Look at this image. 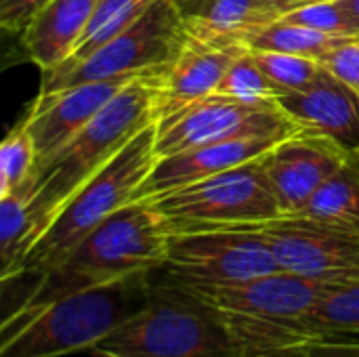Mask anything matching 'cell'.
Segmentation results:
<instances>
[{"mask_svg": "<svg viewBox=\"0 0 359 357\" xmlns=\"http://www.w3.org/2000/svg\"><path fill=\"white\" fill-rule=\"evenodd\" d=\"M215 93L242 99L248 103H276L280 95L273 82L261 72L259 63L255 61L248 48L229 65L227 74L223 76Z\"/></svg>", "mask_w": 359, "mask_h": 357, "instance_id": "cb8c5ba5", "label": "cell"}, {"mask_svg": "<svg viewBox=\"0 0 359 357\" xmlns=\"http://www.w3.org/2000/svg\"><path fill=\"white\" fill-rule=\"evenodd\" d=\"M322 67L359 93V36L343 38L322 59Z\"/></svg>", "mask_w": 359, "mask_h": 357, "instance_id": "4316f807", "label": "cell"}, {"mask_svg": "<svg viewBox=\"0 0 359 357\" xmlns=\"http://www.w3.org/2000/svg\"><path fill=\"white\" fill-rule=\"evenodd\" d=\"M349 151L334 141L299 130L259 158L282 215H301L313 196L341 170Z\"/></svg>", "mask_w": 359, "mask_h": 357, "instance_id": "7c38bea8", "label": "cell"}, {"mask_svg": "<svg viewBox=\"0 0 359 357\" xmlns=\"http://www.w3.org/2000/svg\"><path fill=\"white\" fill-rule=\"evenodd\" d=\"M309 2H322V0H273V4L280 8V13L284 15L286 11L294 8V6H301V4H309Z\"/></svg>", "mask_w": 359, "mask_h": 357, "instance_id": "f546056e", "label": "cell"}, {"mask_svg": "<svg viewBox=\"0 0 359 357\" xmlns=\"http://www.w3.org/2000/svg\"><path fill=\"white\" fill-rule=\"evenodd\" d=\"M88 353L95 357H236L215 314L170 280L154 284L149 301Z\"/></svg>", "mask_w": 359, "mask_h": 357, "instance_id": "8992f818", "label": "cell"}, {"mask_svg": "<svg viewBox=\"0 0 359 357\" xmlns=\"http://www.w3.org/2000/svg\"><path fill=\"white\" fill-rule=\"evenodd\" d=\"M244 50V46L210 48L187 36V44L179 57L162 74L147 80L154 97V122H160L212 95L229 65Z\"/></svg>", "mask_w": 359, "mask_h": 357, "instance_id": "9a60e30c", "label": "cell"}, {"mask_svg": "<svg viewBox=\"0 0 359 357\" xmlns=\"http://www.w3.org/2000/svg\"><path fill=\"white\" fill-rule=\"evenodd\" d=\"M145 200L164 217L170 231L257 225L282 217L259 160Z\"/></svg>", "mask_w": 359, "mask_h": 357, "instance_id": "ba28073f", "label": "cell"}, {"mask_svg": "<svg viewBox=\"0 0 359 357\" xmlns=\"http://www.w3.org/2000/svg\"><path fill=\"white\" fill-rule=\"evenodd\" d=\"M162 269L168 280L187 284H227L282 271L269 246L246 225L170 231Z\"/></svg>", "mask_w": 359, "mask_h": 357, "instance_id": "9c48e42d", "label": "cell"}, {"mask_svg": "<svg viewBox=\"0 0 359 357\" xmlns=\"http://www.w3.org/2000/svg\"><path fill=\"white\" fill-rule=\"evenodd\" d=\"M282 17L290 23L305 25L309 29H316L328 36H341V38L359 36V29L351 21V17L347 15L341 0H322V2L301 4V6L286 11Z\"/></svg>", "mask_w": 359, "mask_h": 357, "instance_id": "484cf974", "label": "cell"}, {"mask_svg": "<svg viewBox=\"0 0 359 357\" xmlns=\"http://www.w3.org/2000/svg\"><path fill=\"white\" fill-rule=\"evenodd\" d=\"M170 227L147 200H137L109 215L53 271L38 278L21 307H38L53 299L111 284L164 267Z\"/></svg>", "mask_w": 359, "mask_h": 357, "instance_id": "277c9868", "label": "cell"}, {"mask_svg": "<svg viewBox=\"0 0 359 357\" xmlns=\"http://www.w3.org/2000/svg\"><path fill=\"white\" fill-rule=\"evenodd\" d=\"M99 0H50L21 32L29 59L42 74L59 67L78 46Z\"/></svg>", "mask_w": 359, "mask_h": 357, "instance_id": "ac0fdd59", "label": "cell"}, {"mask_svg": "<svg viewBox=\"0 0 359 357\" xmlns=\"http://www.w3.org/2000/svg\"><path fill=\"white\" fill-rule=\"evenodd\" d=\"M133 80L137 78L99 80L55 93H40L23 120L36 147V168L78 135Z\"/></svg>", "mask_w": 359, "mask_h": 357, "instance_id": "4fadbf2b", "label": "cell"}, {"mask_svg": "<svg viewBox=\"0 0 359 357\" xmlns=\"http://www.w3.org/2000/svg\"><path fill=\"white\" fill-rule=\"evenodd\" d=\"M349 38V36H347ZM341 36H328L305 25H297L286 21L284 17L276 19L273 23L259 29L248 40L250 50H269V53H286V55H301L309 59H322L341 42Z\"/></svg>", "mask_w": 359, "mask_h": 357, "instance_id": "44dd1931", "label": "cell"}, {"mask_svg": "<svg viewBox=\"0 0 359 357\" xmlns=\"http://www.w3.org/2000/svg\"><path fill=\"white\" fill-rule=\"evenodd\" d=\"M175 284L215 314L236 357L305 356L318 341L309 316L337 286L288 271L227 284Z\"/></svg>", "mask_w": 359, "mask_h": 357, "instance_id": "6da1fadb", "label": "cell"}, {"mask_svg": "<svg viewBox=\"0 0 359 357\" xmlns=\"http://www.w3.org/2000/svg\"><path fill=\"white\" fill-rule=\"evenodd\" d=\"M48 2L50 0H0V23L6 32L21 34Z\"/></svg>", "mask_w": 359, "mask_h": 357, "instance_id": "83f0119b", "label": "cell"}, {"mask_svg": "<svg viewBox=\"0 0 359 357\" xmlns=\"http://www.w3.org/2000/svg\"><path fill=\"white\" fill-rule=\"evenodd\" d=\"M185 34L210 48H248L250 36L282 17L273 0H175Z\"/></svg>", "mask_w": 359, "mask_h": 357, "instance_id": "e0dca14e", "label": "cell"}, {"mask_svg": "<svg viewBox=\"0 0 359 357\" xmlns=\"http://www.w3.org/2000/svg\"><path fill=\"white\" fill-rule=\"evenodd\" d=\"M341 4L345 6L347 15L351 17V21L355 23V27L359 29V0H341Z\"/></svg>", "mask_w": 359, "mask_h": 357, "instance_id": "4dcf8cb0", "label": "cell"}, {"mask_svg": "<svg viewBox=\"0 0 359 357\" xmlns=\"http://www.w3.org/2000/svg\"><path fill=\"white\" fill-rule=\"evenodd\" d=\"M282 139L284 137L231 139V141L194 147V149L175 154L168 158H158L154 170L149 173V177L145 179L139 191V200L156 198L166 191L198 183L202 179H208L219 173L259 160Z\"/></svg>", "mask_w": 359, "mask_h": 357, "instance_id": "2e32d148", "label": "cell"}, {"mask_svg": "<svg viewBox=\"0 0 359 357\" xmlns=\"http://www.w3.org/2000/svg\"><path fill=\"white\" fill-rule=\"evenodd\" d=\"M151 274L84 288L38 307H19L2 324L0 357H61L90 351L133 318L151 295Z\"/></svg>", "mask_w": 359, "mask_h": 357, "instance_id": "7a4b0ae2", "label": "cell"}, {"mask_svg": "<svg viewBox=\"0 0 359 357\" xmlns=\"http://www.w3.org/2000/svg\"><path fill=\"white\" fill-rule=\"evenodd\" d=\"M185 44L187 34L177 2L156 0L128 29L88 57L46 72L40 93L116 78L149 80L162 74Z\"/></svg>", "mask_w": 359, "mask_h": 357, "instance_id": "52a82bcc", "label": "cell"}, {"mask_svg": "<svg viewBox=\"0 0 359 357\" xmlns=\"http://www.w3.org/2000/svg\"><path fill=\"white\" fill-rule=\"evenodd\" d=\"M246 227L261 236L282 271L330 284L359 280V236L355 234L305 215H282Z\"/></svg>", "mask_w": 359, "mask_h": 357, "instance_id": "8fae6325", "label": "cell"}, {"mask_svg": "<svg viewBox=\"0 0 359 357\" xmlns=\"http://www.w3.org/2000/svg\"><path fill=\"white\" fill-rule=\"evenodd\" d=\"M278 105L299 130L334 141L345 151L359 149V93L328 69L303 88L278 97Z\"/></svg>", "mask_w": 359, "mask_h": 357, "instance_id": "5bb4252c", "label": "cell"}, {"mask_svg": "<svg viewBox=\"0 0 359 357\" xmlns=\"http://www.w3.org/2000/svg\"><path fill=\"white\" fill-rule=\"evenodd\" d=\"M156 0H99L78 46L61 65L76 63L95 53L97 48H101L103 44H107L109 40H114L116 36H120Z\"/></svg>", "mask_w": 359, "mask_h": 357, "instance_id": "ffe728a7", "label": "cell"}, {"mask_svg": "<svg viewBox=\"0 0 359 357\" xmlns=\"http://www.w3.org/2000/svg\"><path fill=\"white\" fill-rule=\"evenodd\" d=\"M36 147L25 122L15 126L0 145V198L21 189L36 170Z\"/></svg>", "mask_w": 359, "mask_h": 357, "instance_id": "603a6c76", "label": "cell"}, {"mask_svg": "<svg viewBox=\"0 0 359 357\" xmlns=\"http://www.w3.org/2000/svg\"><path fill=\"white\" fill-rule=\"evenodd\" d=\"M299 126L276 103H248L212 93L156 122V156L168 158L194 147L248 139L288 137Z\"/></svg>", "mask_w": 359, "mask_h": 357, "instance_id": "30bf717a", "label": "cell"}, {"mask_svg": "<svg viewBox=\"0 0 359 357\" xmlns=\"http://www.w3.org/2000/svg\"><path fill=\"white\" fill-rule=\"evenodd\" d=\"M158 162L156 122L135 135L103 168L78 187L48 229L23 259L17 278H42L59 267L74 248L109 215L139 200V191Z\"/></svg>", "mask_w": 359, "mask_h": 357, "instance_id": "5b68a950", "label": "cell"}, {"mask_svg": "<svg viewBox=\"0 0 359 357\" xmlns=\"http://www.w3.org/2000/svg\"><path fill=\"white\" fill-rule=\"evenodd\" d=\"M303 357H359V343L320 341Z\"/></svg>", "mask_w": 359, "mask_h": 357, "instance_id": "f1b7e54d", "label": "cell"}, {"mask_svg": "<svg viewBox=\"0 0 359 357\" xmlns=\"http://www.w3.org/2000/svg\"><path fill=\"white\" fill-rule=\"evenodd\" d=\"M301 215L359 236V149L347 156L341 170L313 196Z\"/></svg>", "mask_w": 359, "mask_h": 357, "instance_id": "d6986e66", "label": "cell"}, {"mask_svg": "<svg viewBox=\"0 0 359 357\" xmlns=\"http://www.w3.org/2000/svg\"><path fill=\"white\" fill-rule=\"evenodd\" d=\"M309 322L320 339L359 332V280L337 284L316 305Z\"/></svg>", "mask_w": 359, "mask_h": 357, "instance_id": "7402d4cb", "label": "cell"}, {"mask_svg": "<svg viewBox=\"0 0 359 357\" xmlns=\"http://www.w3.org/2000/svg\"><path fill=\"white\" fill-rule=\"evenodd\" d=\"M250 53L259 63L261 72L273 82L280 95L307 86L322 69V63L318 59H309L301 55L269 53V50H250Z\"/></svg>", "mask_w": 359, "mask_h": 357, "instance_id": "d4e9b609", "label": "cell"}, {"mask_svg": "<svg viewBox=\"0 0 359 357\" xmlns=\"http://www.w3.org/2000/svg\"><path fill=\"white\" fill-rule=\"evenodd\" d=\"M149 124H154L151 86L145 78H137L55 156L34 170L32 179L21 187L29 198V250L48 229L67 198Z\"/></svg>", "mask_w": 359, "mask_h": 357, "instance_id": "3957f363", "label": "cell"}]
</instances>
